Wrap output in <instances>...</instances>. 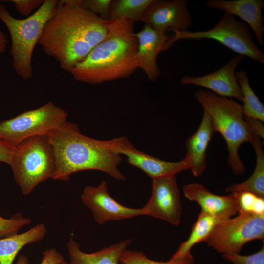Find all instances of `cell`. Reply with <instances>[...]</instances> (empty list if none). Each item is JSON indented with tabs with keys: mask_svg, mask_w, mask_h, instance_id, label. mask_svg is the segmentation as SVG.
<instances>
[{
	"mask_svg": "<svg viewBox=\"0 0 264 264\" xmlns=\"http://www.w3.org/2000/svg\"><path fill=\"white\" fill-rule=\"evenodd\" d=\"M106 20L83 7L81 0H59L39 44L69 73L107 36Z\"/></svg>",
	"mask_w": 264,
	"mask_h": 264,
	"instance_id": "6da1fadb",
	"label": "cell"
},
{
	"mask_svg": "<svg viewBox=\"0 0 264 264\" xmlns=\"http://www.w3.org/2000/svg\"><path fill=\"white\" fill-rule=\"evenodd\" d=\"M47 135L55 161L53 180L68 181L71 175L84 170H97L115 180L124 181L118 169L121 154L117 150L119 137L101 140L81 133L78 125L68 122Z\"/></svg>",
	"mask_w": 264,
	"mask_h": 264,
	"instance_id": "7a4b0ae2",
	"label": "cell"
},
{
	"mask_svg": "<svg viewBox=\"0 0 264 264\" xmlns=\"http://www.w3.org/2000/svg\"><path fill=\"white\" fill-rule=\"evenodd\" d=\"M135 22L125 18L106 21L108 34L70 73L91 85L129 77L138 68Z\"/></svg>",
	"mask_w": 264,
	"mask_h": 264,
	"instance_id": "3957f363",
	"label": "cell"
},
{
	"mask_svg": "<svg viewBox=\"0 0 264 264\" xmlns=\"http://www.w3.org/2000/svg\"><path fill=\"white\" fill-rule=\"evenodd\" d=\"M194 97L210 115L215 132L224 139L228 151V162L236 175L245 171L239 155L240 146L245 142L252 143L254 134L243 114L242 105L228 98L212 92L199 90Z\"/></svg>",
	"mask_w": 264,
	"mask_h": 264,
	"instance_id": "277c9868",
	"label": "cell"
},
{
	"mask_svg": "<svg viewBox=\"0 0 264 264\" xmlns=\"http://www.w3.org/2000/svg\"><path fill=\"white\" fill-rule=\"evenodd\" d=\"M59 0H45L31 15L23 19L14 18L5 5L0 4V20L10 35L12 67L23 80L33 75L32 56L46 23L53 15Z\"/></svg>",
	"mask_w": 264,
	"mask_h": 264,
	"instance_id": "5b68a950",
	"label": "cell"
},
{
	"mask_svg": "<svg viewBox=\"0 0 264 264\" xmlns=\"http://www.w3.org/2000/svg\"><path fill=\"white\" fill-rule=\"evenodd\" d=\"M10 166L24 195L30 194L40 183L53 179L55 161L48 135L32 137L16 146Z\"/></svg>",
	"mask_w": 264,
	"mask_h": 264,
	"instance_id": "8992f818",
	"label": "cell"
},
{
	"mask_svg": "<svg viewBox=\"0 0 264 264\" xmlns=\"http://www.w3.org/2000/svg\"><path fill=\"white\" fill-rule=\"evenodd\" d=\"M169 37L167 50L180 40L203 39L215 40L239 55L248 57L254 61L264 63V55L254 40L248 25L237 20L235 17L224 13L218 23L206 31H174Z\"/></svg>",
	"mask_w": 264,
	"mask_h": 264,
	"instance_id": "52a82bcc",
	"label": "cell"
},
{
	"mask_svg": "<svg viewBox=\"0 0 264 264\" xmlns=\"http://www.w3.org/2000/svg\"><path fill=\"white\" fill-rule=\"evenodd\" d=\"M67 114L50 101L0 122V139L15 147L36 136L48 134L67 121Z\"/></svg>",
	"mask_w": 264,
	"mask_h": 264,
	"instance_id": "ba28073f",
	"label": "cell"
},
{
	"mask_svg": "<svg viewBox=\"0 0 264 264\" xmlns=\"http://www.w3.org/2000/svg\"><path fill=\"white\" fill-rule=\"evenodd\" d=\"M264 239V214L239 213L219 223L205 242L221 254H240L248 242Z\"/></svg>",
	"mask_w": 264,
	"mask_h": 264,
	"instance_id": "9c48e42d",
	"label": "cell"
},
{
	"mask_svg": "<svg viewBox=\"0 0 264 264\" xmlns=\"http://www.w3.org/2000/svg\"><path fill=\"white\" fill-rule=\"evenodd\" d=\"M144 215L178 225L181 221L182 205L175 176L152 179L150 198L142 207Z\"/></svg>",
	"mask_w": 264,
	"mask_h": 264,
	"instance_id": "30bf717a",
	"label": "cell"
},
{
	"mask_svg": "<svg viewBox=\"0 0 264 264\" xmlns=\"http://www.w3.org/2000/svg\"><path fill=\"white\" fill-rule=\"evenodd\" d=\"M81 200L91 211L95 222L100 225L112 220L144 215L142 208L128 207L116 201L109 194L105 180L96 186H86L81 195Z\"/></svg>",
	"mask_w": 264,
	"mask_h": 264,
	"instance_id": "8fae6325",
	"label": "cell"
},
{
	"mask_svg": "<svg viewBox=\"0 0 264 264\" xmlns=\"http://www.w3.org/2000/svg\"><path fill=\"white\" fill-rule=\"evenodd\" d=\"M186 0H152L141 21L158 31H186L193 20Z\"/></svg>",
	"mask_w": 264,
	"mask_h": 264,
	"instance_id": "7c38bea8",
	"label": "cell"
},
{
	"mask_svg": "<svg viewBox=\"0 0 264 264\" xmlns=\"http://www.w3.org/2000/svg\"><path fill=\"white\" fill-rule=\"evenodd\" d=\"M242 58L239 55L234 56L217 71L201 76H183L180 82L206 88L219 96L234 98L242 102V95L237 81L235 69Z\"/></svg>",
	"mask_w": 264,
	"mask_h": 264,
	"instance_id": "4fadbf2b",
	"label": "cell"
},
{
	"mask_svg": "<svg viewBox=\"0 0 264 264\" xmlns=\"http://www.w3.org/2000/svg\"><path fill=\"white\" fill-rule=\"evenodd\" d=\"M118 152L124 154L127 162L143 171L152 179L175 176L189 169L186 159L177 162H169L151 156L140 151L126 137L121 136L117 147Z\"/></svg>",
	"mask_w": 264,
	"mask_h": 264,
	"instance_id": "5bb4252c",
	"label": "cell"
},
{
	"mask_svg": "<svg viewBox=\"0 0 264 264\" xmlns=\"http://www.w3.org/2000/svg\"><path fill=\"white\" fill-rule=\"evenodd\" d=\"M183 192L188 199L197 202L202 211L221 220L238 214L237 200L235 193H230L224 196L217 195L199 183L185 185Z\"/></svg>",
	"mask_w": 264,
	"mask_h": 264,
	"instance_id": "9a60e30c",
	"label": "cell"
},
{
	"mask_svg": "<svg viewBox=\"0 0 264 264\" xmlns=\"http://www.w3.org/2000/svg\"><path fill=\"white\" fill-rule=\"evenodd\" d=\"M138 40L136 61L151 81H155L161 74L157 63L159 53L167 50L169 37L165 33L157 31L148 25L135 33Z\"/></svg>",
	"mask_w": 264,
	"mask_h": 264,
	"instance_id": "2e32d148",
	"label": "cell"
},
{
	"mask_svg": "<svg viewBox=\"0 0 264 264\" xmlns=\"http://www.w3.org/2000/svg\"><path fill=\"white\" fill-rule=\"evenodd\" d=\"M205 6L220 9L225 13L237 16L247 23L253 31L260 45L264 43V24L262 10L263 0H210Z\"/></svg>",
	"mask_w": 264,
	"mask_h": 264,
	"instance_id": "e0dca14e",
	"label": "cell"
},
{
	"mask_svg": "<svg viewBox=\"0 0 264 264\" xmlns=\"http://www.w3.org/2000/svg\"><path fill=\"white\" fill-rule=\"evenodd\" d=\"M201 122L198 130L185 141L189 169L195 177L201 176L206 167V152L215 132L210 115L203 110Z\"/></svg>",
	"mask_w": 264,
	"mask_h": 264,
	"instance_id": "ac0fdd59",
	"label": "cell"
},
{
	"mask_svg": "<svg viewBox=\"0 0 264 264\" xmlns=\"http://www.w3.org/2000/svg\"><path fill=\"white\" fill-rule=\"evenodd\" d=\"M132 242L127 239L96 252L87 253L82 251L73 235L67 244L69 264H119L123 251Z\"/></svg>",
	"mask_w": 264,
	"mask_h": 264,
	"instance_id": "d6986e66",
	"label": "cell"
},
{
	"mask_svg": "<svg viewBox=\"0 0 264 264\" xmlns=\"http://www.w3.org/2000/svg\"><path fill=\"white\" fill-rule=\"evenodd\" d=\"M46 232L45 225L40 223L23 233L0 238V264H12L23 247L41 241Z\"/></svg>",
	"mask_w": 264,
	"mask_h": 264,
	"instance_id": "ffe728a7",
	"label": "cell"
},
{
	"mask_svg": "<svg viewBox=\"0 0 264 264\" xmlns=\"http://www.w3.org/2000/svg\"><path fill=\"white\" fill-rule=\"evenodd\" d=\"M221 220L201 210L197 220L192 227L188 239L181 243L170 259L177 260L192 255L191 250L195 245L205 242L215 226Z\"/></svg>",
	"mask_w": 264,
	"mask_h": 264,
	"instance_id": "44dd1931",
	"label": "cell"
},
{
	"mask_svg": "<svg viewBox=\"0 0 264 264\" xmlns=\"http://www.w3.org/2000/svg\"><path fill=\"white\" fill-rule=\"evenodd\" d=\"M261 139L254 135L251 144L256 155V163L253 174L246 181L234 183L227 187V192L238 193L248 192L264 198V152Z\"/></svg>",
	"mask_w": 264,
	"mask_h": 264,
	"instance_id": "7402d4cb",
	"label": "cell"
},
{
	"mask_svg": "<svg viewBox=\"0 0 264 264\" xmlns=\"http://www.w3.org/2000/svg\"><path fill=\"white\" fill-rule=\"evenodd\" d=\"M236 77L242 95L244 116L248 119L264 121V106L252 89L247 72L242 69L236 71Z\"/></svg>",
	"mask_w": 264,
	"mask_h": 264,
	"instance_id": "603a6c76",
	"label": "cell"
},
{
	"mask_svg": "<svg viewBox=\"0 0 264 264\" xmlns=\"http://www.w3.org/2000/svg\"><path fill=\"white\" fill-rule=\"evenodd\" d=\"M152 0H112L108 21L121 18L134 22L141 21L145 11Z\"/></svg>",
	"mask_w": 264,
	"mask_h": 264,
	"instance_id": "cb8c5ba5",
	"label": "cell"
},
{
	"mask_svg": "<svg viewBox=\"0 0 264 264\" xmlns=\"http://www.w3.org/2000/svg\"><path fill=\"white\" fill-rule=\"evenodd\" d=\"M194 258L191 255L186 258L167 261H156L148 258L140 251L125 249L119 259L120 264H193Z\"/></svg>",
	"mask_w": 264,
	"mask_h": 264,
	"instance_id": "d4e9b609",
	"label": "cell"
},
{
	"mask_svg": "<svg viewBox=\"0 0 264 264\" xmlns=\"http://www.w3.org/2000/svg\"><path fill=\"white\" fill-rule=\"evenodd\" d=\"M235 194L237 200L238 214L247 213L257 215L264 214V198L248 192Z\"/></svg>",
	"mask_w": 264,
	"mask_h": 264,
	"instance_id": "484cf974",
	"label": "cell"
},
{
	"mask_svg": "<svg viewBox=\"0 0 264 264\" xmlns=\"http://www.w3.org/2000/svg\"><path fill=\"white\" fill-rule=\"evenodd\" d=\"M31 221L30 219L19 213L9 219L0 216V238L17 234L22 227L30 224Z\"/></svg>",
	"mask_w": 264,
	"mask_h": 264,
	"instance_id": "4316f807",
	"label": "cell"
},
{
	"mask_svg": "<svg viewBox=\"0 0 264 264\" xmlns=\"http://www.w3.org/2000/svg\"><path fill=\"white\" fill-rule=\"evenodd\" d=\"M222 257L232 264H264V246L252 254H223Z\"/></svg>",
	"mask_w": 264,
	"mask_h": 264,
	"instance_id": "83f0119b",
	"label": "cell"
},
{
	"mask_svg": "<svg viewBox=\"0 0 264 264\" xmlns=\"http://www.w3.org/2000/svg\"><path fill=\"white\" fill-rule=\"evenodd\" d=\"M111 1L112 0H81V4L84 8L108 21Z\"/></svg>",
	"mask_w": 264,
	"mask_h": 264,
	"instance_id": "f1b7e54d",
	"label": "cell"
},
{
	"mask_svg": "<svg viewBox=\"0 0 264 264\" xmlns=\"http://www.w3.org/2000/svg\"><path fill=\"white\" fill-rule=\"evenodd\" d=\"M43 258L39 264H60L65 261L64 257L55 248H48L43 251ZM15 264H30L24 255L19 256Z\"/></svg>",
	"mask_w": 264,
	"mask_h": 264,
	"instance_id": "f546056e",
	"label": "cell"
},
{
	"mask_svg": "<svg viewBox=\"0 0 264 264\" xmlns=\"http://www.w3.org/2000/svg\"><path fill=\"white\" fill-rule=\"evenodd\" d=\"M16 10L21 15L28 17L32 11L38 9L43 3V0H11Z\"/></svg>",
	"mask_w": 264,
	"mask_h": 264,
	"instance_id": "4dcf8cb0",
	"label": "cell"
},
{
	"mask_svg": "<svg viewBox=\"0 0 264 264\" xmlns=\"http://www.w3.org/2000/svg\"><path fill=\"white\" fill-rule=\"evenodd\" d=\"M15 147L0 139V162L11 165Z\"/></svg>",
	"mask_w": 264,
	"mask_h": 264,
	"instance_id": "1f68e13d",
	"label": "cell"
},
{
	"mask_svg": "<svg viewBox=\"0 0 264 264\" xmlns=\"http://www.w3.org/2000/svg\"><path fill=\"white\" fill-rule=\"evenodd\" d=\"M245 119L254 135L259 136L261 139H264V128L262 122L258 120L248 119L246 118H245Z\"/></svg>",
	"mask_w": 264,
	"mask_h": 264,
	"instance_id": "d6a6232c",
	"label": "cell"
},
{
	"mask_svg": "<svg viewBox=\"0 0 264 264\" xmlns=\"http://www.w3.org/2000/svg\"><path fill=\"white\" fill-rule=\"evenodd\" d=\"M8 40L4 32L0 30V54L4 53L7 48Z\"/></svg>",
	"mask_w": 264,
	"mask_h": 264,
	"instance_id": "836d02e7",
	"label": "cell"
},
{
	"mask_svg": "<svg viewBox=\"0 0 264 264\" xmlns=\"http://www.w3.org/2000/svg\"><path fill=\"white\" fill-rule=\"evenodd\" d=\"M60 264H68L66 261H64L62 263H61Z\"/></svg>",
	"mask_w": 264,
	"mask_h": 264,
	"instance_id": "e575fe53",
	"label": "cell"
}]
</instances>
